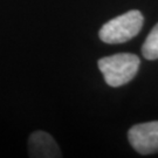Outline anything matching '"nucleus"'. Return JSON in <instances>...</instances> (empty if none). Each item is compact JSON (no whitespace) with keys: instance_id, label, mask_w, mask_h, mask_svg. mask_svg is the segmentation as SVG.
Wrapping results in <instances>:
<instances>
[{"instance_id":"2","label":"nucleus","mask_w":158,"mask_h":158,"mask_svg":"<svg viewBox=\"0 0 158 158\" xmlns=\"http://www.w3.org/2000/svg\"><path fill=\"white\" fill-rule=\"evenodd\" d=\"M144 18L139 11H129L106 23L98 32L106 44H123L135 38L143 27Z\"/></svg>"},{"instance_id":"3","label":"nucleus","mask_w":158,"mask_h":158,"mask_svg":"<svg viewBox=\"0 0 158 158\" xmlns=\"http://www.w3.org/2000/svg\"><path fill=\"white\" fill-rule=\"evenodd\" d=\"M128 139L141 155L158 152V121L131 127L128 131Z\"/></svg>"},{"instance_id":"5","label":"nucleus","mask_w":158,"mask_h":158,"mask_svg":"<svg viewBox=\"0 0 158 158\" xmlns=\"http://www.w3.org/2000/svg\"><path fill=\"white\" fill-rule=\"evenodd\" d=\"M142 54L147 60L158 59V23L151 29L142 46Z\"/></svg>"},{"instance_id":"1","label":"nucleus","mask_w":158,"mask_h":158,"mask_svg":"<svg viewBox=\"0 0 158 158\" xmlns=\"http://www.w3.org/2000/svg\"><path fill=\"white\" fill-rule=\"evenodd\" d=\"M141 64L139 57L131 53H119L98 60V69L110 87H121L136 76Z\"/></svg>"},{"instance_id":"4","label":"nucleus","mask_w":158,"mask_h":158,"mask_svg":"<svg viewBox=\"0 0 158 158\" xmlns=\"http://www.w3.org/2000/svg\"><path fill=\"white\" fill-rule=\"evenodd\" d=\"M28 152L35 158L61 157L56 142L45 131H34L28 138Z\"/></svg>"}]
</instances>
